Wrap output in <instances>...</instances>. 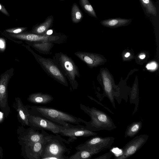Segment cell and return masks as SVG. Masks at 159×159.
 <instances>
[{"instance_id": "19", "label": "cell", "mask_w": 159, "mask_h": 159, "mask_svg": "<svg viewBox=\"0 0 159 159\" xmlns=\"http://www.w3.org/2000/svg\"><path fill=\"white\" fill-rule=\"evenodd\" d=\"M130 19L114 18L105 19L101 21L102 25L110 27H115L129 24L132 21Z\"/></svg>"}, {"instance_id": "30", "label": "cell", "mask_w": 159, "mask_h": 159, "mask_svg": "<svg viewBox=\"0 0 159 159\" xmlns=\"http://www.w3.org/2000/svg\"><path fill=\"white\" fill-rule=\"evenodd\" d=\"M0 11L7 16H9L8 12L7 11L3 6L0 3Z\"/></svg>"}, {"instance_id": "26", "label": "cell", "mask_w": 159, "mask_h": 159, "mask_svg": "<svg viewBox=\"0 0 159 159\" xmlns=\"http://www.w3.org/2000/svg\"><path fill=\"white\" fill-rule=\"evenodd\" d=\"M6 40L0 37V53L4 52L6 47Z\"/></svg>"}, {"instance_id": "7", "label": "cell", "mask_w": 159, "mask_h": 159, "mask_svg": "<svg viewBox=\"0 0 159 159\" xmlns=\"http://www.w3.org/2000/svg\"><path fill=\"white\" fill-rule=\"evenodd\" d=\"M13 72L14 69L11 68L0 76V108L6 118H7L11 112L8 103V85Z\"/></svg>"}, {"instance_id": "23", "label": "cell", "mask_w": 159, "mask_h": 159, "mask_svg": "<svg viewBox=\"0 0 159 159\" xmlns=\"http://www.w3.org/2000/svg\"><path fill=\"white\" fill-rule=\"evenodd\" d=\"M139 1L147 13L157 16V8L152 0H139Z\"/></svg>"}, {"instance_id": "8", "label": "cell", "mask_w": 159, "mask_h": 159, "mask_svg": "<svg viewBox=\"0 0 159 159\" xmlns=\"http://www.w3.org/2000/svg\"><path fill=\"white\" fill-rule=\"evenodd\" d=\"M17 133L20 145L42 141L49 134L45 130H41V132H40L39 130H34L30 127L25 129L22 125L18 127Z\"/></svg>"}, {"instance_id": "14", "label": "cell", "mask_w": 159, "mask_h": 159, "mask_svg": "<svg viewBox=\"0 0 159 159\" xmlns=\"http://www.w3.org/2000/svg\"><path fill=\"white\" fill-rule=\"evenodd\" d=\"M12 106L16 111L19 122L23 126H29V120L30 116L26 105H24L19 97L15 98Z\"/></svg>"}, {"instance_id": "22", "label": "cell", "mask_w": 159, "mask_h": 159, "mask_svg": "<svg viewBox=\"0 0 159 159\" xmlns=\"http://www.w3.org/2000/svg\"><path fill=\"white\" fill-rule=\"evenodd\" d=\"M71 19L72 22L75 24L80 22L83 18V14L78 5L74 3L71 9Z\"/></svg>"}, {"instance_id": "18", "label": "cell", "mask_w": 159, "mask_h": 159, "mask_svg": "<svg viewBox=\"0 0 159 159\" xmlns=\"http://www.w3.org/2000/svg\"><path fill=\"white\" fill-rule=\"evenodd\" d=\"M25 42L38 52L43 54H49L54 43L49 42L25 41Z\"/></svg>"}, {"instance_id": "15", "label": "cell", "mask_w": 159, "mask_h": 159, "mask_svg": "<svg viewBox=\"0 0 159 159\" xmlns=\"http://www.w3.org/2000/svg\"><path fill=\"white\" fill-rule=\"evenodd\" d=\"M29 102L37 104H46L51 102L53 98L48 93L37 92L32 93L29 95L27 98Z\"/></svg>"}, {"instance_id": "29", "label": "cell", "mask_w": 159, "mask_h": 159, "mask_svg": "<svg viewBox=\"0 0 159 159\" xmlns=\"http://www.w3.org/2000/svg\"><path fill=\"white\" fill-rule=\"evenodd\" d=\"M157 67L156 64L154 62L149 63L146 66V68L148 70H153Z\"/></svg>"}, {"instance_id": "16", "label": "cell", "mask_w": 159, "mask_h": 159, "mask_svg": "<svg viewBox=\"0 0 159 159\" xmlns=\"http://www.w3.org/2000/svg\"><path fill=\"white\" fill-rule=\"evenodd\" d=\"M53 20V16H49L43 22L33 27L30 33L40 35L46 34L47 31L52 27Z\"/></svg>"}, {"instance_id": "12", "label": "cell", "mask_w": 159, "mask_h": 159, "mask_svg": "<svg viewBox=\"0 0 159 159\" xmlns=\"http://www.w3.org/2000/svg\"><path fill=\"white\" fill-rule=\"evenodd\" d=\"M49 134L42 141L20 145L22 157L26 159H40L43 146Z\"/></svg>"}, {"instance_id": "33", "label": "cell", "mask_w": 159, "mask_h": 159, "mask_svg": "<svg viewBox=\"0 0 159 159\" xmlns=\"http://www.w3.org/2000/svg\"><path fill=\"white\" fill-rule=\"evenodd\" d=\"M130 55V53L129 52L127 53L125 55V57H128Z\"/></svg>"}, {"instance_id": "3", "label": "cell", "mask_w": 159, "mask_h": 159, "mask_svg": "<svg viewBox=\"0 0 159 159\" xmlns=\"http://www.w3.org/2000/svg\"><path fill=\"white\" fill-rule=\"evenodd\" d=\"M49 134L43 146L40 159H67L70 149L64 143L69 144L68 141L58 134Z\"/></svg>"}, {"instance_id": "32", "label": "cell", "mask_w": 159, "mask_h": 159, "mask_svg": "<svg viewBox=\"0 0 159 159\" xmlns=\"http://www.w3.org/2000/svg\"><path fill=\"white\" fill-rule=\"evenodd\" d=\"M145 56L144 55H141L139 57L141 59H143L145 58Z\"/></svg>"}, {"instance_id": "6", "label": "cell", "mask_w": 159, "mask_h": 159, "mask_svg": "<svg viewBox=\"0 0 159 159\" xmlns=\"http://www.w3.org/2000/svg\"><path fill=\"white\" fill-rule=\"evenodd\" d=\"M6 36L13 41L49 42L60 44L64 43L66 40V38H64L63 36L59 35H40L30 32H24L18 34H7Z\"/></svg>"}, {"instance_id": "9", "label": "cell", "mask_w": 159, "mask_h": 159, "mask_svg": "<svg viewBox=\"0 0 159 159\" xmlns=\"http://www.w3.org/2000/svg\"><path fill=\"white\" fill-rule=\"evenodd\" d=\"M29 126L35 130H46L55 134H59L62 126L41 117L30 115Z\"/></svg>"}, {"instance_id": "4", "label": "cell", "mask_w": 159, "mask_h": 159, "mask_svg": "<svg viewBox=\"0 0 159 159\" xmlns=\"http://www.w3.org/2000/svg\"><path fill=\"white\" fill-rule=\"evenodd\" d=\"M61 70L73 90L77 89L78 83L76 79L80 77L79 69L72 59L66 54L60 52L54 54L52 59Z\"/></svg>"}, {"instance_id": "20", "label": "cell", "mask_w": 159, "mask_h": 159, "mask_svg": "<svg viewBox=\"0 0 159 159\" xmlns=\"http://www.w3.org/2000/svg\"><path fill=\"white\" fill-rule=\"evenodd\" d=\"M74 54L89 66H95L97 63V57L93 54L85 52H76Z\"/></svg>"}, {"instance_id": "5", "label": "cell", "mask_w": 159, "mask_h": 159, "mask_svg": "<svg viewBox=\"0 0 159 159\" xmlns=\"http://www.w3.org/2000/svg\"><path fill=\"white\" fill-rule=\"evenodd\" d=\"M23 45L32 53L37 62L49 75L62 85L66 87L68 86L66 78L52 59L45 58L37 54L29 45Z\"/></svg>"}, {"instance_id": "21", "label": "cell", "mask_w": 159, "mask_h": 159, "mask_svg": "<svg viewBox=\"0 0 159 159\" xmlns=\"http://www.w3.org/2000/svg\"><path fill=\"white\" fill-rule=\"evenodd\" d=\"M142 121L134 122L127 127L125 133V137L132 138L137 134L141 129Z\"/></svg>"}, {"instance_id": "10", "label": "cell", "mask_w": 159, "mask_h": 159, "mask_svg": "<svg viewBox=\"0 0 159 159\" xmlns=\"http://www.w3.org/2000/svg\"><path fill=\"white\" fill-rule=\"evenodd\" d=\"M149 135L141 134L135 137L126 143L122 149L121 154L116 156V159H126L134 154L147 142Z\"/></svg>"}, {"instance_id": "24", "label": "cell", "mask_w": 159, "mask_h": 159, "mask_svg": "<svg viewBox=\"0 0 159 159\" xmlns=\"http://www.w3.org/2000/svg\"><path fill=\"white\" fill-rule=\"evenodd\" d=\"M79 3L86 13L91 16L97 18L94 10L88 0H79Z\"/></svg>"}, {"instance_id": "2", "label": "cell", "mask_w": 159, "mask_h": 159, "mask_svg": "<svg viewBox=\"0 0 159 159\" xmlns=\"http://www.w3.org/2000/svg\"><path fill=\"white\" fill-rule=\"evenodd\" d=\"M80 109L87 114L91 118L89 121L82 119L81 123L85 125L87 129L96 131L102 130H111L116 129L112 119L107 114L95 107H89L81 103L80 104Z\"/></svg>"}, {"instance_id": "11", "label": "cell", "mask_w": 159, "mask_h": 159, "mask_svg": "<svg viewBox=\"0 0 159 159\" xmlns=\"http://www.w3.org/2000/svg\"><path fill=\"white\" fill-rule=\"evenodd\" d=\"M59 134L61 135L69 137L67 141L70 143L77 139V137H88L96 136L97 134L94 131L86 129L85 126L80 125L71 126H63L60 129Z\"/></svg>"}, {"instance_id": "28", "label": "cell", "mask_w": 159, "mask_h": 159, "mask_svg": "<svg viewBox=\"0 0 159 159\" xmlns=\"http://www.w3.org/2000/svg\"><path fill=\"white\" fill-rule=\"evenodd\" d=\"M88 97H89V98L91 100H93V101L95 102H96L98 104H100L101 106H102V107H104L110 113H111V114H114V113L111 110H110L107 107H106L104 105H103L100 102H98V101H97L95 99H94V98H92V97H91L88 96Z\"/></svg>"}, {"instance_id": "31", "label": "cell", "mask_w": 159, "mask_h": 159, "mask_svg": "<svg viewBox=\"0 0 159 159\" xmlns=\"http://www.w3.org/2000/svg\"><path fill=\"white\" fill-rule=\"evenodd\" d=\"M3 149L2 148L0 147V159H2L3 157Z\"/></svg>"}, {"instance_id": "1", "label": "cell", "mask_w": 159, "mask_h": 159, "mask_svg": "<svg viewBox=\"0 0 159 159\" xmlns=\"http://www.w3.org/2000/svg\"><path fill=\"white\" fill-rule=\"evenodd\" d=\"M30 115L41 117L61 125L71 126L80 125L82 119L54 108L44 106L26 105Z\"/></svg>"}, {"instance_id": "27", "label": "cell", "mask_w": 159, "mask_h": 159, "mask_svg": "<svg viewBox=\"0 0 159 159\" xmlns=\"http://www.w3.org/2000/svg\"><path fill=\"white\" fill-rule=\"evenodd\" d=\"M113 153L111 152H109L106 153L104 154L99 156L98 157L95 158L94 159H110L111 158Z\"/></svg>"}, {"instance_id": "13", "label": "cell", "mask_w": 159, "mask_h": 159, "mask_svg": "<svg viewBox=\"0 0 159 159\" xmlns=\"http://www.w3.org/2000/svg\"><path fill=\"white\" fill-rule=\"evenodd\" d=\"M115 138L112 137H102L94 136L75 147L77 150L95 148L101 151L110 148L114 142Z\"/></svg>"}, {"instance_id": "34", "label": "cell", "mask_w": 159, "mask_h": 159, "mask_svg": "<svg viewBox=\"0 0 159 159\" xmlns=\"http://www.w3.org/2000/svg\"></svg>"}, {"instance_id": "25", "label": "cell", "mask_w": 159, "mask_h": 159, "mask_svg": "<svg viewBox=\"0 0 159 159\" xmlns=\"http://www.w3.org/2000/svg\"><path fill=\"white\" fill-rule=\"evenodd\" d=\"M26 27H19L7 29L5 32L8 34H18L24 33L26 30Z\"/></svg>"}, {"instance_id": "17", "label": "cell", "mask_w": 159, "mask_h": 159, "mask_svg": "<svg viewBox=\"0 0 159 159\" xmlns=\"http://www.w3.org/2000/svg\"><path fill=\"white\" fill-rule=\"evenodd\" d=\"M101 150L95 148H89L77 151L68 157V159H84L90 158L92 156L100 152Z\"/></svg>"}]
</instances>
